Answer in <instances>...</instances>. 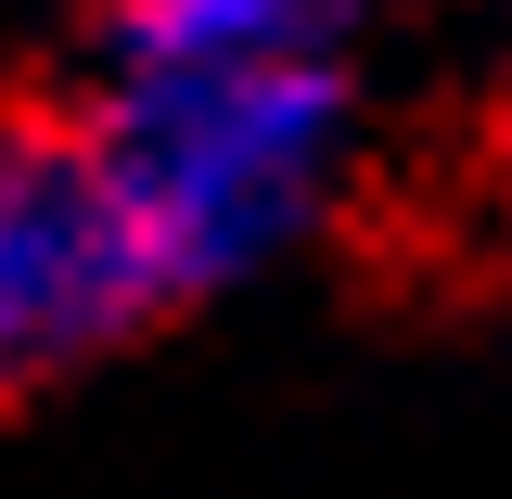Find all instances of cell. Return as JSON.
<instances>
[{"instance_id":"obj_1","label":"cell","mask_w":512,"mask_h":499,"mask_svg":"<svg viewBox=\"0 0 512 499\" xmlns=\"http://www.w3.org/2000/svg\"><path fill=\"white\" fill-rule=\"evenodd\" d=\"M77 128L167 308H192L308 231L346 141V64H103Z\"/></svg>"},{"instance_id":"obj_2","label":"cell","mask_w":512,"mask_h":499,"mask_svg":"<svg viewBox=\"0 0 512 499\" xmlns=\"http://www.w3.org/2000/svg\"><path fill=\"white\" fill-rule=\"evenodd\" d=\"M141 320H167V282L128 231L116 180L77 116L0 128V397L116 359Z\"/></svg>"},{"instance_id":"obj_3","label":"cell","mask_w":512,"mask_h":499,"mask_svg":"<svg viewBox=\"0 0 512 499\" xmlns=\"http://www.w3.org/2000/svg\"><path fill=\"white\" fill-rule=\"evenodd\" d=\"M359 0H116L103 64H346Z\"/></svg>"}]
</instances>
